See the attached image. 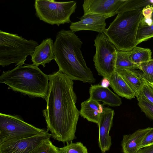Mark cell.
Returning <instances> with one entry per match:
<instances>
[{
    "mask_svg": "<svg viewBox=\"0 0 153 153\" xmlns=\"http://www.w3.org/2000/svg\"><path fill=\"white\" fill-rule=\"evenodd\" d=\"M49 76L46 108L43 114L51 137L59 142L70 143L75 133L79 111L76 103L77 97L74 82L59 70Z\"/></svg>",
    "mask_w": 153,
    "mask_h": 153,
    "instance_id": "obj_1",
    "label": "cell"
},
{
    "mask_svg": "<svg viewBox=\"0 0 153 153\" xmlns=\"http://www.w3.org/2000/svg\"><path fill=\"white\" fill-rule=\"evenodd\" d=\"M82 43L71 30H61L57 33L54 42V60L59 70L72 80L94 83L96 79L80 49Z\"/></svg>",
    "mask_w": 153,
    "mask_h": 153,
    "instance_id": "obj_2",
    "label": "cell"
},
{
    "mask_svg": "<svg viewBox=\"0 0 153 153\" xmlns=\"http://www.w3.org/2000/svg\"><path fill=\"white\" fill-rule=\"evenodd\" d=\"M48 81V75L33 64L17 66L11 70L3 71L0 76V83L7 85L13 91L45 99Z\"/></svg>",
    "mask_w": 153,
    "mask_h": 153,
    "instance_id": "obj_3",
    "label": "cell"
},
{
    "mask_svg": "<svg viewBox=\"0 0 153 153\" xmlns=\"http://www.w3.org/2000/svg\"><path fill=\"white\" fill-rule=\"evenodd\" d=\"M104 33L118 51H129L136 46L142 10L119 12Z\"/></svg>",
    "mask_w": 153,
    "mask_h": 153,
    "instance_id": "obj_4",
    "label": "cell"
},
{
    "mask_svg": "<svg viewBox=\"0 0 153 153\" xmlns=\"http://www.w3.org/2000/svg\"><path fill=\"white\" fill-rule=\"evenodd\" d=\"M39 45L33 39L27 40L17 34L0 30V65L4 67L14 63L16 66L22 65Z\"/></svg>",
    "mask_w": 153,
    "mask_h": 153,
    "instance_id": "obj_5",
    "label": "cell"
},
{
    "mask_svg": "<svg viewBox=\"0 0 153 153\" xmlns=\"http://www.w3.org/2000/svg\"><path fill=\"white\" fill-rule=\"evenodd\" d=\"M36 15L39 19L52 25L71 22V15L75 12L76 2L72 1H57L54 0H36Z\"/></svg>",
    "mask_w": 153,
    "mask_h": 153,
    "instance_id": "obj_6",
    "label": "cell"
},
{
    "mask_svg": "<svg viewBox=\"0 0 153 153\" xmlns=\"http://www.w3.org/2000/svg\"><path fill=\"white\" fill-rule=\"evenodd\" d=\"M96 48L93 61L99 75L108 80L116 71L118 51L104 33H99L94 40Z\"/></svg>",
    "mask_w": 153,
    "mask_h": 153,
    "instance_id": "obj_7",
    "label": "cell"
},
{
    "mask_svg": "<svg viewBox=\"0 0 153 153\" xmlns=\"http://www.w3.org/2000/svg\"><path fill=\"white\" fill-rule=\"evenodd\" d=\"M46 130L25 122L18 116L0 113V143L14 139L34 136Z\"/></svg>",
    "mask_w": 153,
    "mask_h": 153,
    "instance_id": "obj_8",
    "label": "cell"
},
{
    "mask_svg": "<svg viewBox=\"0 0 153 153\" xmlns=\"http://www.w3.org/2000/svg\"><path fill=\"white\" fill-rule=\"evenodd\" d=\"M45 132L33 136L14 139L0 143V153H30L38 146L49 140L51 134Z\"/></svg>",
    "mask_w": 153,
    "mask_h": 153,
    "instance_id": "obj_9",
    "label": "cell"
},
{
    "mask_svg": "<svg viewBox=\"0 0 153 153\" xmlns=\"http://www.w3.org/2000/svg\"><path fill=\"white\" fill-rule=\"evenodd\" d=\"M126 0H85L82 4L84 15L96 14L109 18L117 14Z\"/></svg>",
    "mask_w": 153,
    "mask_h": 153,
    "instance_id": "obj_10",
    "label": "cell"
},
{
    "mask_svg": "<svg viewBox=\"0 0 153 153\" xmlns=\"http://www.w3.org/2000/svg\"><path fill=\"white\" fill-rule=\"evenodd\" d=\"M109 17L96 14H88L80 18V20L71 24L69 28L75 33L82 30L95 31L99 33H105L106 29V19Z\"/></svg>",
    "mask_w": 153,
    "mask_h": 153,
    "instance_id": "obj_11",
    "label": "cell"
},
{
    "mask_svg": "<svg viewBox=\"0 0 153 153\" xmlns=\"http://www.w3.org/2000/svg\"><path fill=\"white\" fill-rule=\"evenodd\" d=\"M114 115V110L108 107H104L101 114L98 124L99 129V146L101 152L105 153L111 145L109 132L111 127Z\"/></svg>",
    "mask_w": 153,
    "mask_h": 153,
    "instance_id": "obj_12",
    "label": "cell"
},
{
    "mask_svg": "<svg viewBox=\"0 0 153 153\" xmlns=\"http://www.w3.org/2000/svg\"><path fill=\"white\" fill-rule=\"evenodd\" d=\"M33 64L38 66L45 65L54 59V49L53 40L50 38L44 39L36 47L34 51L31 56Z\"/></svg>",
    "mask_w": 153,
    "mask_h": 153,
    "instance_id": "obj_13",
    "label": "cell"
},
{
    "mask_svg": "<svg viewBox=\"0 0 153 153\" xmlns=\"http://www.w3.org/2000/svg\"><path fill=\"white\" fill-rule=\"evenodd\" d=\"M90 98L96 101H101L104 104L115 107L120 105L121 98L111 91L99 84L91 85L89 88Z\"/></svg>",
    "mask_w": 153,
    "mask_h": 153,
    "instance_id": "obj_14",
    "label": "cell"
},
{
    "mask_svg": "<svg viewBox=\"0 0 153 153\" xmlns=\"http://www.w3.org/2000/svg\"><path fill=\"white\" fill-rule=\"evenodd\" d=\"M151 128L139 129L131 134L123 135L121 146L123 153H137L145 136Z\"/></svg>",
    "mask_w": 153,
    "mask_h": 153,
    "instance_id": "obj_15",
    "label": "cell"
},
{
    "mask_svg": "<svg viewBox=\"0 0 153 153\" xmlns=\"http://www.w3.org/2000/svg\"><path fill=\"white\" fill-rule=\"evenodd\" d=\"M103 108L99 102L89 98L81 103L79 115L89 121L98 124Z\"/></svg>",
    "mask_w": 153,
    "mask_h": 153,
    "instance_id": "obj_16",
    "label": "cell"
},
{
    "mask_svg": "<svg viewBox=\"0 0 153 153\" xmlns=\"http://www.w3.org/2000/svg\"><path fill=\"white\" fill-rule=\"evenodd\" d=\"M109 80L111 87L119 96L129 100L135 97L134 92L116 71Z\"/></svg>",
    "mask_w": 153,
    "mask_h": 153,
    "instance_id": "obj_17",
    "label": "cell"
},
{
    "mask_svg": "<svg viewBox=\"0 0 153 153\" xmlns=\"http://www.w3.org/2000/svg\"><path fill=\"white\" fill-rule=\"evenodd\" d=\"M116 71L134 92L135 97H137L143 83V79L140 76L139 71L136 69H116Z\"/></svg>",
    "mask_w": 153,
    "mask_h": 153,
    "instance_id": "obj_18",
    "label": "cell"
},
{
    "mask_svg": "<svg viewBox=\"0 0 153 153\" xmlns=\"http://www.w3.org/2000/svg\"><path fill=\"white\" fill-rule=\"evenodd\" d=\"M129 52L131 60L135 64L138 65L152 59V52L148 48L136 46Z\"/></svg>",
    "mask_w": 153,
    "mask_h": 153,
    "instance_id": "obj_19",
    "label": "cell"
},
{
    "mask_svg": "<svg viewBox=\"0 0 153 153\" xmlns=\"http://www.w3.org/2000/svg\"><path fill=\"white\" fill-rule=\"evenodd\" d=\"M116 69H139L138 65L133 63L130 59L129 51H118L115 63Z\"/></svg>",
    "mask_w": 153,
    "mask_h": 153,
    "instance_id": "obj_20",
    "label": "cell"
},
{
    "mask_svg": "<svg viewBox=\"0 0 153 153\" xmlns=\"http://www.w3.org/2000/svg\"><path fill=\"white\" fill-rule=\"evenodd\" d=\"M149 4L153 5V0H126L119 9L118 13L125 11L142 10L144 7Z\"/></svg>",
    "mask_w": 153,
    "mask_h": 153,
    "instance_id": "obj_21",
    "label": "cell"
},
{
    "mask_svg": "<svg viewBox=\"0 0 153 153\" xmlns=\"http://www.w3.org/2000/svg\"><path fill=\"white\" fill-rule=\"evenodd\" d=\"M138 65L140 77L148 83L153 85V59Z\"/></svg>",
    "mask_w": 153,
    "mask_h": 153,
    "instance_id": "obj_22",
    "label": "cell"
},
{
    "mask_svg": "<svg viewBox=\"0 0 153 153\" xmlns=\"http://www.w3.org/2000/svg\"><path fill=\"white\" fill-rule=\"evenodd\" d=\"M60 153H88L86 147L80 142L67 143L66 146L59 148Z\"/></svg>",
    "mask_w": 153,
    "mask_h": 153,
    "instance_id": "obj_23",
    "label": "cell"
},
{
    "mask_svg": "<svg viewBox=\"0 0 153 153\" xmlns=\"http://www.w3.org/2000/svg\"><path fill=\"white\" fill-rule=\"evenodd\" d=\"M152 38H153V24L150 26L139 25L136 38L137 45Z\"/></svg>",
    "mask_w": 153,
    "mask_h": 153,
    "instance_id": "obj_24",
    "label": "cell"
},
{
    "mask_svg": "<svg viewBox=\"0 0 153 153\" xmlns=\"http://www.w3.org/2000/svg\"><path fill=\"white\" fill-rule=\"evenodd\" d=\"M30 153H60L59 148L52 143L50 139L43 142Z\"/></svg>",
    "mask_w": 153,
    "mask_h": 153,
    "instance_id": "obj_25",
    "label": "cell"
},
{
    "mask_svg": "<svg viewBox=\"0 0 153 153\" xmlns=\"http://www.w3.org/2000/svg\"><path fill=\"white\" fill-rule=\"evenodd\" d=\"M138 105L141 111L148 118L153 120V103L149 101L145 97L142 96L137 97Z\"/></svg>",
    "mask_w": 153,
    "mask_h": 153,
    "instance_id": "obj_26",
    "label": "cell"
},
{
    "mask_svg": "<svg viewBox=\"0 0 153 153\" xmlns=\"http://www.w3.org/2000/svg\"><path fill=\"white\" fill-rule=\"evenodd\" d=\"M142 96L149 101L153 103V88L145 80L143 83L138 97Z\"/></svg>",
    "mask_w": 153,
    "mask_h": 153,
    "instance_id": "obj_27",
    "label": "cell"
},
{
    "mask_svg": "<svg viewBox=\"0 0 153 153\" xmlns=\"http://www.w3.org/2000/svg\"><path fill=\"white\" fill-rule=\"evenodd\" d=\"M153 144V128H151L144 138L141 144L140 148Z\"/></svg>",
    "mask_w": 153,
    "mask_h": 153,
    "instance_id": "obj_28",
    "label": "cell"
},
{
    "mask_svg": "<svg viewBox=\"0 0 153 153\" xmlns=\"http://www.w3.org/2000/svg\"><path fill=\"white\" fill-rule=\"evenodd\" d=\"M143 17L146 18H152L153 12V5L149 4L143 7L142 10Z\"/></svg>",
    "mask_w": 153,
    "mask_h": 153,
    "instance_id": "obj_29",
    "label": "cell"
},
{
    "mask_svg": "<svg viewBox=\"0 0 153 153\" xmlns=\"http://www.w3.org/2000/svg\"><path fill=\"white\" fill-rule=\"evenodd\" d=\"M153 24V21L152 18H146L143 17L141 19L140 26H150Z\"/></svg>",
    "mask_w": 153,
    "mask_h": 153,
    "instance_id": "obj_30",
    "label": "cell"
},
{
    "mask_svg": "<svg viewBox=\"0 0 153 153\" xmlns=\"http://www.w3.org/2000/svg\"><path fill=\"white\" fill-rule=\"evenodd\" d=\"M137 153H153V144L140 149Z\"/></svg>",
    "mask_w": 153,
    "mask_h": 153,
    "instance_id": "obj_31",
    "label": "cell"
},
{
    "mask_svg": "<svg viewBox=\"0 0 153 153\" xmlns=\"http://www.w3.org/2000/svg\"><path fill=\"white\" fill-rule=\"evenodd\" d=\"M101 85L104 87L108 88L110 85L109 80L106 78L103 77L101 81Z\"/></svg>",
    "mask_w": 153,
    "mask_h": 153,
    "instance_id": "obj_32",
    "label": "cell"
},
{
    "mask_svg": "<svg viewBox=\"0 0 153 153\" xmlns=\"http://www.w3.org/2000/svg\"><path fill=\"white\" fill-rule=\"evenodd\" d=\"M151 86H152L153 88V85L150 84L148 83Z\"/></svg>",
    "mask_w": 153,
    "mask_h": 153,
    "instance_id": "obj_33",
    "label": "cell"
},
{
    "mask_svg": "<svg viewBox=\"0 0 153 153\" xmlns=\"http://www.w3.org/2000/svg\"><path fill=\"white\" fill-rule=\"evenodd\" d=\"M152 19L153 21V13H152Z\"/></svg>",
    "mask_w": 153,
    "mask_h": 153,
    "instance_id": "obj_34",
    "label": "cell"
}]
</instances>
